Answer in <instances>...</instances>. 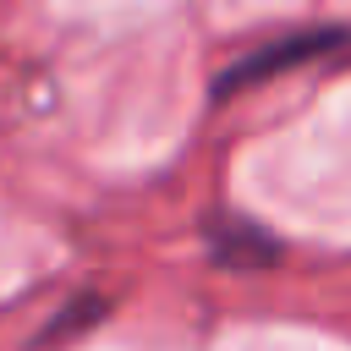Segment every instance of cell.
<instances>
[{
  "instance_id": "obj_1",
  "label": "cell",
  "mask_w": 351,
  "mask_h": 351,
  "mask_svg": "<svg viewBox=\"0 0 351 351\" xmlns=\"http://www.w3.org/2000/svg\"><path fill=\"white\" fill-rule=\"evenodd\" d=\"M351 33L346 27H307V33H291V38H274V44H263L258 55H247V60H236L225 77H219V99L225 93H236V88H252V82H263V77H274L280 66H296V60H307V55H324V49H340Z\"/></svg>"
}]
</instances>
